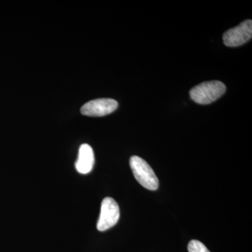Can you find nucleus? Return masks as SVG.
Listing matches in <instances>:
<instances>
[{
    "label": "nucleus",
    "mask_w": 252,
    "mask_h": 252,
    "mask_svg": "<svg viewBox=\"0 0 252 252\" xmlns=\"http://www.w3.org/2000/svg\"><path fill=\"white\" fill-rule=\"evenodd\" d=\"M225 90L226 87L221 81H206L193 87L190 91V96L196 103L208 104L221 97Z\"/></svg>",
    "instance_id": "1"
},
{
    "label": "nucleus",
    "mask_w": 252,
    "mask_h": 252,
    "mask_svg": "<svg viewBox=\"0 0 252 252\" xmlns=\"http://www.w3.org/2000/svg\"><path fill=\"white\" fill-rule=\"evenodd\" d=\"M130 165L136 180L144 188L155 190L158 188L159 182L153 169L142 158L131 157Z\"/></svg>",
    "instance_id": "2"
},
{
    "label": "nucleus",
    "mask_w": 252,
    "mask_h": 252,
    "mask_svg": "<svg viewBox=\"0 0 252 252\" xmlns=\"http://www.w3.org/2000/svg\"><path fill=\"white\" fill-rule=\"evenodd\" d=\"M120 217V210L115 200L105 198L101 204L100 215L97 221L99 231H105L117 224Z\"/></svg>",
    "instance_id": "3"
},
{
    "label": "nucleus",
    "mask_w": 252,
    "mask_h": 252,
    "mask_svg": "<svg viewBox=\"0 0 252 252\" xmlns=\"http://www.w3.org/2000/svg\"><path fill=\"white\" fill-rule=\"evenodd\" d=\"M252 21L246 20L234 28L228 30L223 35V43L228 47H236L252 39Z\"/></svg>",
    "instance_id": "4"
},
{
    "label": "nucleus",
    "mask_w": 252,
    "mask_h": 252,
    "mask_svg": "<svg viewBox=\"0 0 252 252\" xmlns=\"http://www.w3.org/2000/svg\"><path fill=\"white\" fill-rule=\"evenodd\" d=\"M118 106L119 104L115 99H96L84 104L81 107V112L88 117H104L114 112Z\"/></svg>",
    "instance_id": "5"
},
{
    "label": "nucleus",
    "mask_w": 252,
    "mask_h": 252,
    "mask_svg": "<svg viewBox=\"0 0 252 252\" xmlns=\"http://www.w3.org/2000/svg\"><path fill=\"white\" fill-rule=\"evenodd\" d=\"M94 162V152L92 147L84 144L79 148L76 168L78 172L83 175L89 173L93 170Z\"/></svg>",
    "instance_id": "6"
},
{
    "label": "nucleus",
    "mask_w": 252,
    "mask_h": 252,
    "mask_svg": "<svg viewBox=\"0 0 252 252\" xmlns=\"http://www.w3.org/2000/svg\"><path fill=\"white\" fill-rule=\"evenodd\" d=\"M189 252H210L203 243L198 240H191L188 245Z\"/></svg>",
    "instance_id": "7"
}]
</instances>
